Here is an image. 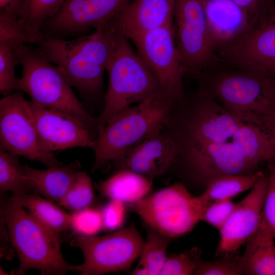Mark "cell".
<instances>
[{
	"instance_id": "6da1fadb",
	"label": "cell",
	"mask_w": 275,
	"mask_h": 275,
	"mask_svg": "<svg viewBox=\"0 0 275 275\" xmlns=\"http://www.w3.org/2000/svg\"><path fill=\"white\" fill-rule=\"evenodd\" d=\"M118 32L111 23L73 40L43 36L36 45L64 73L72 87L86 98L98 95L112 57Z\"/></svg>"
},
{
	"instance_id": "7a4b0ae2",
	"label": "cell",
	"mask_w": 275,
	"mask_h": 275,
	"mask_svg": "<svg viewBox=\"0 0 275 275\" xmlns=\"http://www.w3.org/2000/svg\"><path fill=\"white\" fill-rule=\"evenodd\" d=\"M3 222L19 259L15 274L37 269L43 275H63L79 272V265L69 264L61 252L60 233L45 226L24 208L10 202L3 211Z\"/></svg>"
},
{
	"instance_id": "3957f363",
	"label": "cell",
	"mask_w": 275,
	"mask_h": 275,
	"mask_svg": "<svg viewBox=\"0 0 275 275\" xmlns=\"http://www.w3.org/2000/svg\"><path fill=\"white\" fill-rule=\"evenodd\" d=\"M172 105L159 94L111 117L94 140L92 171L114 162L133 146L160 131Z\"/></svg>"
},
{
	"instance_id": "277c9868",
	"label": "cell",
	"mask_w": 275,
	"mask_h": 275,
	"mask_svg": "<svg viewBox=\"0 0 275 275\" xmlns=\"http://www.w3.org/2000/svg\"><path fill=\"white\" fill-rule=\"evenodd\" d=\"M128 39L118 33L115 48L107 68L109 79L103 109L97 117L96 132L121 110L160 94L156 77Z\"/></svg>"
},
{
	"instance_id": "5b68a950",
	"label": "cell",
	"mask_w": 275,
	"mask_h": 275,
	"mask_svg": "<svg viewBox=\"0 0 275 275\" xmlns=\"http://www.w3.org/2000/svg\"><path fill=\"white\" fill-rule=\"evenodd\" d=\"M16 51L22 67L18 90L28 94L34 104L72 114L96 132L97 117L84 108L61 68L48 61L36 46L24 45Z\"/></svg>"
},
{
	"instance_id": "8992f818",
	"label": "cell",
	"mask_w": 275,
	"mask_h": 275,
	"mask_svg": "<svg viewBox=\"0 0 275 275\" xmlns=\"http://www.w3.org/2000/svg\"><path fill=\"white\" fill-rule=\"evenodd\" d=\"M223 106L244 123H275V80L242 71L223 74L211 85Z\"/></svg>"
},
{
	"instance_id": "52a82bcc",
	"label": "cell",
	"mask_w": 275,
	"mask_h": 275,
	"mask_svg": "<svg viewBox=\"0 0 275 275\" xmlns=\"http://www.w3.org/2000/svg\"><path fill=\"white\" fill-rule=\"evenodd\" d=\"M207 207L181 182L148 195L132 208L148 227L174 238L190 232Z\"/></svg>"
},
{
	"instance_id": "ba28073f",
	"label": "cell",
	"mask_w": 275,
	"mask_h": 275,
	"mask_svg": "<svg viewBox=\"0 0 275 275\" xmlns=\"http://www.w3.org/2000/svg\"><path fill=\"white\" fill-rule=\"evenodd\" d=\"M144 241L132 223L125 228L102 236L78 235L70 244L79 249L84 261L80 274L101 275L128 271L140 257Z\"/></svg>"
},
{
	"instance_id": "9c48e42d",
	"label": "cell",
	"mask_w": 275,
	"mask_h": 275,
	"mask_svg": "<svg viewBox=\"0 0 275 275\" xmlns=\"http://www.w3.org/2000/svg\"><path fill=\"white\" fill-rule=\"evenodd\" d=\"M130 40L157 80L160 95L172 104L181 100L184 96L183 77L186 69L176 47L173 23Z\"/></svg>"
},
{
	"instance_id": "30bf717a",
	"label": "cell",
	"mask_w": 275,
	"mask_h": 275,
	"mask_svg": "<svg viewBox=\"0 0 275 275\" xmlns=\"http://www.w3.org/2000/svg\"><path fill=\"white\" fill-rule=\"evenodd\" d=\"M0 148L47 168L63 164L53 153H47L41 148L31 101L25 99L20 91L1 99Z\"/></svg>"
},
{
	"instance_id": "8fae6325",
	"label": "cell",
	"mask_w": 275,
	"mask_h": 275,
	"mask_svg": "<svg viewBox=\"0 0 275 275\" xmlns=\"http://www.w3.org/2000/svg\"><path fill=\"white\" fill-rule=\"evenodd\" d=\"M173 26L186 71L199 72L218 59L210 43L202 0H175Z\"/></svg>"
},
{
	"instance_id": "7c38bea8",
	"label": "cell",
	"mask_w": 275,
	"mask_h": 275,
	"mask_svg": "<svg viewBox=\"0 0 275 275\" xmlns=\"http://www.w3.org/2000/svg\"><path fill=\"white\" fill-rule=\"evenodd\" d=\"M176 150L175 164L183 161L192 178L206 186L221 176L257 171L258 166L248 159L232 142L189 144Z\"/></svg>"
},
{
	"instance_id": "4fadbf2b",
	"label": "cell",
	"mask_w": 275,
	"mask_h": 275,
	"mask_svg": "<svg viewBox=\"0 0 275 275\" xmlns=\"http://www.w3.org/2000/svg\"><path fill=\"white\" fill-rule=\"evenodd\" d=\"M132 0H65L59 12L40 29L43 36L65 39L101 29Z\"/></svg>"
},
{
	"instance_id": "5bb4252c",
	"label": "cell",
	"mask_w": 275,
	"mask_h": 275,
	"mask_svg": "<svg viewBox=\"0 0 275 275\" xmlns=\"http://www.w3.org/2000/svg\"><path fill=\"white\" fill-rule=\"evenodd\" d=\"M219 55L242 71L274 78L275 5L264 19Z\"/></svg>"
},
{
	"instance_id": "9a60e30c",
	"label": "cell",
	"mask_w": 275,
	"mask_h": 275,
	"mask_svg": "<svg viewBox=\"0 0 275 275\" xmlns=\"http://www.w3.org/2000/svg\"><path fill=\"white\" fill-rule=\"evenodd\" d=\"M31 107L41 148L47 153L73 147L93 149L95 139L84 123L68 113L38 106Z\"/></svg>"
},
{
	"instance_id": "2e32d148",
	"label": "cell",
	"mask_w": 275,
	"mask_h": 275,
	"mask_svg": "<svg viewBox=\"0 0 275 275\" xmlns=\"http://www.w3.org/2000/svg\"><path fill=\"white\" fill-rule=\"evenodd\" d=\"M268 185V176L261 178L251 191L235 207L219 230L216 256L237 253L255 233L260 225Z\"/></svg>"
},
{
	"instance_id": "e0dca14e",
	"label": "cell",
	"mask_w": 275,
	"mask_h": 275,
	"mask_svg": "<svg viewBox=\"0 0 275 275\" xmlns=\"http://www.w3.org/2000/svg\"><path fill=\"white\" fill-rule=\"evenodd\" d=\"M176 160L174 143L161 129L133 146L113 162L118 170H129L152 180L170 170Z\"/></svg>"
},
{
	"instance_id": "ac0fdd59",
	"label": "cell",
	"mask_w": 275,
	"mask_h": 275,
	"mask_svg": "<svg viewBox=\"0 0 275 275\" xmlns=\"http://www.w3.org/2000/svg\"><path fill=\"white\" fill-rule=\"evenodd\" d=\"M209 39L214 52L221 51L255 25L232 0H202Z\"/></svg>"
},
{
	"instance_id": "d6986e66",
	"label": "cell",
	"mask_w": 275,
	"mask_h": 275,
	"mask_svg": "<svg viewBox=\"0 0 275 275\" xmlns=\"http://www.w3.org/2000/svg\"><path fill=\"white\" fill-rule=\"evenodd\" d=\"M175 0H132L113 20L117 32L128 39L173 23Z\"/></svg>"
},
{
	"instance_id": "ffe728a7",
	"label": "cell",
	"mask_w": 275,
	"mask_h": 275,
	"mask_svg": "<svg viewBox=\"0 0 275 275\" xmlns=\"http://www.w3.org/2000/svg\"><path fill=\"white\" fill-rule=\"evenodd\" d=\"M80 167L75 160L68 165L36 169L22 165L25 178L30 187L45 198L58 203L64 197Z\"/></svg>"
},
{
	"instance_id": "44dd1931",
	"label": "cell",
	"mask_w": 275,
	"mask_h": 275,
	"mask_svg": "<svg viewBox=\"0 0 275 275\" xmlns=\"http://www.w3.org/2000/svg\"><path fill=\"white\" fill-rule=\"evenodd\" d=\"M232 142L258 166L261 162L275 159V124L257 125L240 122Z\"/></svg>"
},
{
	"instance_id": "7402d4cb",
	"label": "cell",
	"mask_w": 275,
	"mask_h": 275,
	"mask_svg": "<svg viewBox=\"0 0 275 275\" xmlns=\"http://www.w3.org/2000/svg\"><path fill=\"white\" fill-rule=\"evenodd\" d=\"M243 274L275 275V240L261 216L255 233L240 256Z\"/></svg>"
},
{
	"instance_id": "603a6c76",
	"label": "cell",
	"mask_w": 275,
	"mask_h": 275,
	"mask_svg": "<svg viewBox=\"0 0 275 275\" xmlns=\"http://www.w3.org/2000/svg\"><path fill=\"white\" fill-rule=\"evenodd\" d=\"M152 185V180L147 177L127 169H120L98 185L100 193L110 199L134 204L147 196Z\"/></svg>"
},
{
	"instance_id": "cb8c5ba5",
	"label": "cell",
	"mask_w": 275,
	"mask_h": 275,
	"mask_svg": "<svg viewBox=\"0 0 275 275\" xmlns=\"http://www.w3.org/2000/svg\"><path fill=\"white\" fill-rule=\"evenodd\" d=\"M10 202L26 208L36 219L58 233L70 227L71 215L36 191L13 194Z\"/></svg>"
},
{
	"instance_id": "d4e9b609",
	"label": "cell",
	"mask_w": 275,
	"mask_h": 275,
	"mask_svg": "<svg viewBox=\"0 0 275 275\" xmlns=\"http://www.w3.org/2000/svg\"><path fill=\"white\" fill-rule=\"evenodd\" d=\"M264 175L262 171H257L247 175L221 176L211 181L199 197L206 207L214 201L232 199L252 188Z\"/></svg>"
},
{
	"instance_id": "484cf974",
	"label": "cell",
	"mask_w": 275,
	"mask_h": 275,
	"mask_svg": "<svg viewBox=\"0 0 275 275\" xmlns=\"http://www.w3.org/2000/svg\"><path fill=\"white\" fill-rule=\"evenodd\" d=\"M173 238L148 227L140 259L132 275H159L167 258V250Z\"/></svg>"
},
{
	"instance_id": "4316f807",
	"label": "cell",
	"mask_w": 275,
	"mask_h": 275,
	"mask_svg": "<svg viewBox=\"0 0 275 275\" xmlns=\"http://www.w3.org/2000/svg\"><path fill=\"white\" fill-rule=\"evenodd\" d=\"M1 191H11L13 194H23L34 191L26 181L19 156L0 148Z\"/></svg>"
},
{
	"instance_id": "83f0119b",
	"label": "cell",
	"mask_w": 275,
	"mask_h": 275,
	"mask_svg": "<svg viewBox=\"0 0 275 275\" xmlns=\"http://www.w3.org/2000/svg\"><path fill=\"white\" fill-rule=\"evenodd\" d=\"M43 36L27 28L17 18L0 15V44L16 49L24 45H37Z\"/></svg>"
},
{
	"instance_id": "f1b7e54d",
	"label": "cell",
	"mask_w": 275,
	"mask_h": 275,
	"mask_svg": "<svg viewBox=\"0 0 275 275\" xmlns=\"http://www.w3.org/2000/svg\"><path fill=\"white\" fill-rule=\"evenodd\" d=\"M94 198V193L90 177L86 172L78 171L58 204L74 212L89 207Z\"/></svg>"
},
{
	"instance_id": "f546056e",
	"label": "cell",
	"mask_w": 275,
	"mask_h": 275,
	"mask_svg": "<svg viewBox=\"0 0 275 275\" xmlns=\"http://www.w3.org/2000/svg\"><path fill=\"white\" fill-rule=\"evenodd\" d=\"M202 252L194 247L178 254L168 256L160 275H191L201 260Z\"/></svg>"
},
{
	"instance_id": "4dcf8cb0",
	"label": "cell",
	"mask_w": 275,
	"mask_h": 275,
	"mask_svg": "<svg viewBox=\"0 0 275 275\" xmlns=\"http://www.w3.org/2000/svg\"><path fill=\"white\" fill-rule=\"evenodd\" d=\"M21 64L16 51L8 46L0 44V92L7 95L18 90L19 78L15 73L16 65Z\"/></svg>"
},
{
	"instance_id": "1f68e13d",
	"label": "cell",
	"mask_w": 275,
	"mask_h": 275,
	"mask_svg": "<svg viewBox=\"0 0 275 275\" xmlns=\"http://www.w3.org/2000/svg\"><path fill=\"white\" fill-rule=\"evenodd\" d=\"M217 260H201L195 271V275H241L240 256L237 253L221 256Z\"/></svg>"
},
{
	"instance_id": "d6a6232c",
	"label": "cell",
	"mask_w": 275,
	"mask_h": 275,
	"mask_svg": "<svg viewBox=\"0 0 275 275\" xmlns=\"http://www.w3.org/2000/svg\"><path fill=\"white\" fill-rule=\"evenodd\" d=\"M70 227L75 233L84 236H94L102 229L100 209L87 207L73 212Z\"/></svg>"
},
{
	"instance_id": "836d02e7",
	"label": "cell",
	"mask_w": 275,
	"mask_h": 275,
	"mask_svg": "<svg viewBox=\"0 0 275 275\" xmlns=\"http://www.w3.org/2000/svg\"><path fill=\"white\" fill-rule=\"evenodd\" d=\"M65 0H31L29 14L24 23L31 31L40 32L42 24L56 15Z\"/></svg>"
},
{
	"instance_id": "e575fe53",
	"label": "cell",
	"mask_w": 275,
	"mask_h": 275,
	"mask_svg": "<svg viewBox=\"0 0 275 275\" xmlns=\"http://www.w3.org/2000/svg\"><path fill=\"white\" fill-rule=\"evenodd\" d=\"M235 204L232 199L212 202L205 208L201 221L206 222L219 230L230 215Z\"/></svg>"
},
{
	"instance_id": "d590c367",
	"label": "cell",
	"mask_w": 275,
	"mask_h": 275,
	"mask_svg": "<svg viewBox=\"0 0 275 275\" xmlns=\"http://www.w3.org/2000/svg\"><path fill=\"white\" fill-rule=\"evenodd\" d=\"M102 229L112 232L121 228L125 221V203L118 200L110 199L101 209Z\"/></svg>"
},
{
	"instance_id": "8d00e7d4",
	"label": "cell",
	"mask_w": 275,
	"mask_h": 275,
	"mask_svg": "<svg viewBox=\"0 0 275 275\" xmlns=\"http://www.w3.org/2000/svg\"><path fill=\"white\" fill-rule=\"evenodd\" d=\"M261 216L275 240V173L270 170Z\"/></svg>"
},
{
	"instance_id": "74e56055",
	"label": "cell",
	"mask_w": 275,
	"mask_h": 275,
	"mask_svg": "<svg viewBox=\"0 0 275 275\" xmlns=\"http://www.w3.org/2000/svg\"><path fill=\"white\" fill-rule=\"evenodd\" d=\"M258 24L275 5V0H232Z\"/></svg>"
},
{
	"instance_id": "f35d334b",
	"label": "cell",
	"mask_w": 275,
	"mask_h": 275,
	"mask_svg": "<svg viewBox=\"0 0 275 275\" xmlns=\"http://www.w3.org/2000/svg\"><path fill=\"white\" fill-rule=\"evenodd\" d=\"M31 0H0V15L17 18L23 24L29 14Z\"/></svg>"
},
{
	"instance_id": "ab89813d",
	"label": "cell",
	"mask_w": 275,
	"mask_h": 275,
	"mask_svg": "<svg viewBox=\"0 0 275 275\" xmlns=\"http://www.w3.org/2000/svg\"><path fill=\"white\" fill-rule=\"evenodd\" d=\"M269 169L275 173V159L269 162Z\"/></svg>"
},
{
	"instance_id": "60d3db41",
	"label": "cell",
	"mask_w": 275,
	"mask_h": 275,
	"mask_svg": "<svg viewBox=\"0 0 275 275\" xmlns=\"http://www.w3.org/2000/svg\"><path fill=\"white\" fill-rule=\"evenodd\" d=\"M274 80H275V78H274Z\"/></svg>"
}]
</instances>
